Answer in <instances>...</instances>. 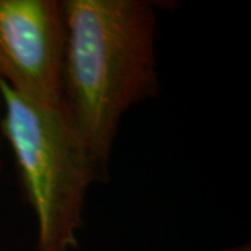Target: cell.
Masks as SVG:
<instances>
[{"label": "cell", "mask_w": 251, "mask_h": 251, "mask_svg": "<svg viewBox=\"0 0 251 251\" xmlns=\"http://www.w3.org/2000/svg\"><path fill=\"white\" fill-rule=\"evenodd\" d=\"M62 108L97 177L108 175L126 112L159 94L155 7L145 0H64Z\"/></svg>", "instance_id": "cell-1"}, {"label": "cell", "mask_w": 251, "mask_h": 251, "mask_svg": "<svg viewBox=\"0 0 251 251\" xmlns=\"http://www.w3.org/2000/svg\"><path fill=\"white\" fill-rule=\"evenodd\" d=\"M1 137L38 225V251L77 247L87 190L98 181L62 105L27 98L0 80Z\"/></svg>", "instance_id": "cell-2"}, {"label": "cell", "mask_w": 251, "mask_h": 251, "mask_svg": "<svg viewBox=\"0 0 251 251\" xmlns=\"http://www.w3.org/2000/svg\"><path fill=\"white\" fill-rule=\"evenodd\" d=\"M66 20L57 0H0V80L18 94L62 105Z\"/></svg>", "instance_id": "cell-3"}, {"label": "cell", "mask_w": 251, "mask_h": 251, "mask_svg": "<svg viewBox=\"0 0 251 251\" xmlns=\"http://www.w3.org/2000/svg\"><path fill=\"white\" fill-rule=\"evenodd\" d=\"M1 116H3V98H1V91H0V172L3 168V159H1V148H3V137H1Z\"/></svg>", "instance_id": "cell-4"}, {"label": "cell", "mask_w": 251, "mask_h": 251, "mask_svg": "<svg viewBox=\"0 0 251 251\" xmlns=\"http://www.w3.org/2000/svg\"><path fill=\"white\" fill-rule=\"evenodd\" d=\"M224 251H251L250 244H243V246H239V247H233V249H229V250Z\"/></svg>", "instance_id": "cell-5"}]
</instances>
